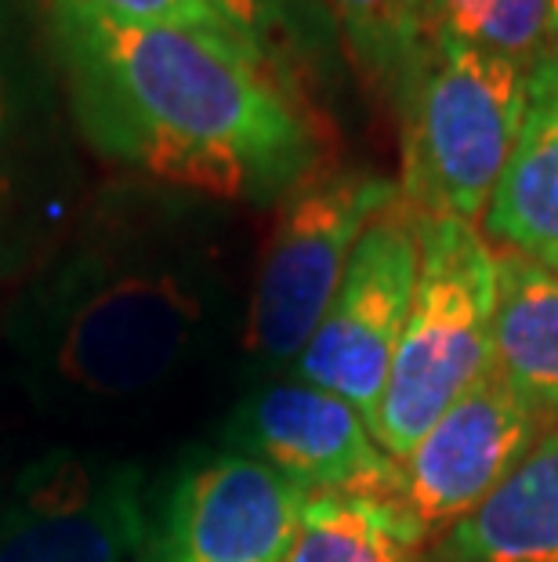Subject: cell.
<instances>
[{"instance_id":"cell-1","label":"cell","mask_w":558,"mask_h":562,"mask_svg":"<svg viewBox=\"0 0 558 562\" xmlns=\"http://www.w3.org/2000/svg\"><path fill=\"white\" fill-rule=\"evenodd\" d=\"M52 26L73 116L105 160L236 203H280L330 167L298 80L240 41L113 22L55 0Z\"/></svg>"},{"instance_id":"cell-2","label":"cell","mask_w":558,"mask_h":562,"mask_svg":"<svg viewBox=\"0 0 558 562\" xmlns=\"http://www.w3.org/2000/svg\"><path fill=\"white\" fill-rule=\"evenodd\" d=\"M218 272L160 189H113L19 294L8 345L26 396L73 422L146 411L215 341Z\"/></svg>"},{"instance_id":"cell-3","label":"cell","mask_w":558,"mask_h":562,"mask_svg":"<svg viewBox=\"0 0 558 562\" xmlns=\"http://www.w3.org/2000/svg\"><path fill=\"white\" fill-rule=\"evenodd\" d=\"M529 69L432 33L396 113L402 121L399 200L413 214L482 225L515 149Z\"/></svg>"},{"instance_id":"cell-4","label":"cell","mask_w":558,"mask_h":562,"mask_svg":"<svg viewBox=\"0 0 558 562\" xmlns=\"http://www.w3.org/2000/svg\"><path fill=\"white\" fill-rule=\"evenodd\" d=\"M418 244L410 316L377 411V439L396 461L493 360V247L446 214H418Z\"/></svg>"},{"instance_id":"cell-5","label":"cell","mask_w":558,"mask_h":562,"mask_svg":"<svg viewBox=\"0 0 558 562\" xmlns=\"http://www.w3.org/2000/svg\"><path fill=\"white\" fill-rule=\"evenodd\" d=\"M396 200L399 182L385 175L323 167L276 203L247 308V352L258 363H298L334 302L360 236Z\"/></svg>"},{"instance_id":"cell-6","label":"cell","mask_w":558,"mask_h":562,"mask_svg":"<svg viewBox=\"0 0 558 562\" xmlns=\"http://www.w3.org/2000/svg\"><path fill=\"white\" fill-rule=\"evenodd\" d=\"M152 533L146 469L102 450H47L0 501V562H146Z\"/></svg>"},{"instance_id":"cell-7","label":"cell","mask_w":558,"mask_h":562,"mask_svg":"<svg viewBox=\"0 0 558 562\" xmlns=\"http://www.w3.org/2000/svg\"><path fill=\"white\" fill-rule=\"evenodd\" d=\"M418 214L396 200L366 225L294 378L352 403L377 436L385 381L418 283Z\"/></svg>"},{"instance_id":"cell-8","label":"cell","mask_w":558,"mask_h":562,"mask_svg":"<svg viewBox=\"0 0 558 562\" xmlns=\"http://www.w3.org/2000/svg\"><path fill=\"white\" fill-rule=\"evenodd\" d=\"M544 432V417L490 360L399 461V501L435 537L465 519Z\"/></svg>"},{"instance_id":"cell-9","label":"cell","mask_w":558,"mask_h":562,"mask_svg":"<svg viewBox=\"0 0 558 562\" xmlns=\"http://www.w3.org/2000/svg\"><path fill=\"white\" fill-rule=\"evenodd\" d=\"M305 490L240 450L189 461L157 519L152 562H287Z\"/></svg>"},{"instance_id":"cell-10","label":"cell","mask_w":558,"mask_h":562,"mask_svg":"<svg viewBox=\"0 0 558 562\" xmlns=\"http://www.w3.org/2000/svg\"><path fill=\"white\" fill-rule=\"evenodd\" d=\"M229 450L269 464L305 494L399 497V461L352 403L305 381L258 389L229 422Z\"/></svg>"},{"instance_id":"cell-11","label":"cell","mask_w":558,"mask_h":562,"mask_svg":"<svg viewBox=\"0 0 558 562\" xmlns=\"http://www.w3.org/2000/svg\"><path fill=\"white\" fill-rule=\"evenodd\" d=\"M482 236L540 261L558 250V52L529 66L519 138L482 214Z\"/></svg>"},{"instance_id":"cell-12","label":"cell","mask_w":558,"mask_h":562,"mask_svg":"<svg viewBox=\"0 0 558 562\" xmlns=\"http://www.w3.org/2000/svg\"><path fill=\"white\" fill-rule=\"evenodd\" d=\"M439 562H558V425L544 428L512 472L457 519Z\"/></svg>"},{"instance_id":"cell-13","label":"cell","mask_w":558,"mask_h":562,"mask_svg":"<svg viewBox=\"0 0 558 562\" xmlns=\"http://www.w3.org/2000/svg\"><path fill=\"white\" fill-rule=\"evenodd\" d=\"M493 363L540 417H558V272L497 247Z\"/></svg>"},{"instance_id":"cell-14","label":"cell","mask_w":558,"mask_h":562,"mask_svg":"<svg viewBox=\"0 0 558 562\" xmlns=\"http://www.w3.org/2000/svg\"><path fill=\"white\" fill-rule=\"evenodd\" d=\"M424 541L399 497L308 494L287 562H421Z\"/></svg>"},{"instance_id":"cell-15","label":"cell","mask_w":558,"mask_h":562,"mask_svg":"<svg viewBox=\"0 0 558 562\" xmlns=\"http://www.w3.org/2000/svg\"><path fill=\"white\" fill-rule=\"evenodd\" d=\"M338 41L355 74L388 105L399 102L410 74L432 44V19L424 0H327Z\"/></svg>"},{"instance_id":"cell-16","label":"cell","mask_w":558,"mask_h":562,"mask_svg":"<svg viewBox=\"0 0 558 562\" xmlns=\"http://www.w3.org/2000/svg\"><path fill=\"white\" fill-rule=\"evenodd\" d=\"M229 33L291 80L338 37L327 0H204Z\"/></svg>"},{"instance_id":"cell-17","label":"cell","mask_w":558,"mask_h":562,"mask_svg":"<svg viewBox=\"0 0 558 562\" xmlns=\"http://www.w3.org/2000/svg\"><path fill=\"white\" fill-rule=\"evenodd\" d=\"M432 33H446L519 66L558 52L548 0H424Z\"/></svg>"},{"instance_id":"cell-18","label":"cell","mask_w":558,"mask_h":562,"mask_svg":"<svg viewBox=\"0 0 558 562\" xmlns=\"http://www.w3.org/2000/svg\"><path fill=\"white\" fill-rule=\"evenodd\" d=\"M55 4L88 11V15L113 19V22H135V26H178V30L232 37L229 26H225L204 0H55Z\"/></svg>"},{"instance_id":"cell-19","label":"cell","mask_w":558,"mask_h":562,"mask_svg":"<svg viewBox=\"0 0 558 562\" xmlns=\"http://www.w3.org/2000/svg\"><path fill=\"white\" fill-rule=\"evenodd\" d=\"M548 8H551V26H555V37H558V0H548Z\"/></svg>"},{"instance_id":"cell-20","label":"cell","mask_w":558,"mask_h":562,"mask_svg":"<svg viewBox=\"0 0 558 562\" xmlns=\"http://www.w3.org/2000/svg\"><path fill=\"white\" fill-rule=\"evenodd\" d=\"M540 261V258H537ZM544 266H548L551 272H558V250H555V255H548V258H544Z\"/></svg>"},{"instance_id":"cell-21","label":"cell","mask_w":558,"mask_h":562,"mask_svg":"<svg viewBox=\"0 0 558 562\" xmlns=\"http://www.w3.org/2000/svg\"><path fill=\"white\" fill-rule=\"evenodd\" d=\"M146 562H152V555H146Z\"/></svg>"}]
</instances>
